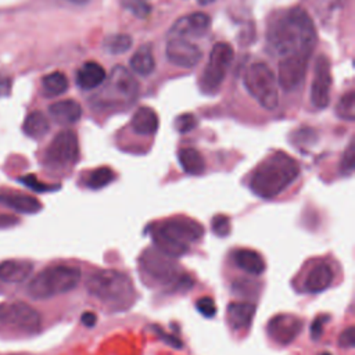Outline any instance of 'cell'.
I'll return each mask as SVG.
<instances>
[{
	"mask_svg": "<svg viewBox=\"0 0 355 355\" xmlns=\"http://www.w3.org/2000/svg\"><path fill=\"white\" fill-rule=\"evenodd\" d=\"M40 323V313L22 301L0 304V324L3 326H11L24 333H36Z\"/></svg>",
	"mask_w": 355,
	"mask_h": 355,
	"instance_id": "10",
	"label": "cell"
},
{
	"mask_svg": "<svg viewBox=\"0 0 355 355\" xmlns=\"http://www.w3.org/2000/svg\"><path fill=\"white\" fill-rule=\"evenodd\" d=\"M112 179H114V172L107 166H100L90 172L86 180V184L93 190H98L110 184Z\"/></svg>",
	"mask_w": 355,
	"mask_h": 355,
	"instance_id": "30",
	"label": "cell"
},
{
	"mask_svg": "<svg viewBox=\"0 0 355 355\" xmlns=\"http://www.w3.org/2000/svg\"><path fill=\"white\" fill-rule=\"evenodd\" d=\"M302 322L293 315H277L268 323V334L277 344L286 345L291 343L301 331Z\"/></svg>",
	"mask_w": 355,
	"mask_h": 355,
	"instance_id": "16",
	"label": "cell"
},
{
	"mask_svg": "<svg viewBox=\"0 0 355 355\" xmlns=\"http://www.w3.org/2000/svg\"><path fill=\"white\" fill-rule=\"evenodd\" d=\"M51 118L60 125H72L82 116V107L75 100H62L49 107Z\"/></svg>",
	"mask_w": 355,
	"mask_h": 355,
	"instance_id": "20",
	"label": "cell"
},
{
	"mask_svg": "<svg viewBox=\"0 0 355 355\" xmlns=\"http://www.w3.org/2000/svg\"><path fill=\"white\" fill-rule=\"evenodd\" d=\"M212 230L219 237H226L230 233V220L226 215H216L212 219Z\"/></svg>",
	"mask_w": 355,
	"mask_h": 355,
	"instance_id": "34",
	"label": "cell"
},
{
	"mask_svg": "<svg viewBox=\"0 0 355 355\" xmlns=\"http://www.w3.org/2000/svg\"><path fill=\"white\" fill-rule=\"evenodd\" d=\"M157 227L161 232H164L165 234H168L169 237H172L180 243L189 244V245H190V243L198 241L204 234V229L200 223H197L196 220H193L190 218H184V216H176V218L166 219Z\"/></svg>",
	"mask_w": 355,
	"mask_h": 355,
	"instance_id": "13",
	"label": "cell"
},
{
	"mask_svg": "<svg viewBox=\"0 0 355 355\" xmlns=\"http://www.w3.org/2000/svg\"><path fill=\"white\" fill-rule=\"evenodd\" d=\"M130 67L132 69L141 75V76H147L150 73H153V71L155 69V61L153 57V51L151 47L148 44L141 46L130 58Z\"/></svg>",
	"mask_w": 355,
	"mask_h": 355,
	"instance_id": "26",
	"label": "cell"
},
{
	"mask_svg": "<svg viewBox=\"0 0 355 355\" xmlns=\"http://www.w3.org/2000/svg\"><path fill=\"white\" fill-rule=\"evenodd\" d=\"M79 157L76 135L72 130H61L54 136L44 153V164L51 169L72 166Z\"/></svg>",
	"mask_w": 355,
	"mask_h": 355,
	"instance_id": "9",
	"label": "cell"
},
{
	"mask_svg": "<svg viewBox=\"0 0 355 355\" xmlns=\"http://www.w3.org/2000/svg\"><path fill=\"white\" fill-rule=\"evenodd\" d=\"M300 175L294 158L277 151L263 159L250 179L251 191L261 198H273L286 190Z\"/></svg>",
	"mask_w": 355,
	"mask_h": 355,
	"instance_id": "2",
	"label": "cell"
},
{
	"mask_svg": "<svg viewBox=\"0 0 355 355\" xmlns=\"http://www.w3.org/2000/svg\"><path fill=\"white\" fill-rule=\"evenodd\" d=\"M215 0H197V3L200 4V6H207V4H211V3H214Z\"/></svg>",
	"mask_w": 355,
	"mask_h": 355,
	"instance_id": "42",
	"label": "cell"
},
{
	"mask_svg": "<svg viewBox=\"0 0 355 355\" xmlns=\"http://www.w3.org/2000/svg\"><path fill=\"white\" fill-rule=\"evenodd\" d=\"M15 223H18V219L15 216L0 214V227H10Z\"/></svg>",
	"mask_w": 355,
	"mask_h": 355,
	"instance_id": "40",
	"label": "cell"
},
{
	"mask_svg": "<svg viewBox=\"0 0 355 355\" xmlns=\"http://www.w3.org/2000/svg\"><path fill=\"white\" fill-rule=\"evenodd\" d=\"M182 169L189 175H201L205 171L204 157L194 148H182L178 154Z\"/></svg>",
	"mask_w": 355,
	"mask_h": 355,
	"instance_id": "25",
	"label": "cell"
},
{
	"mask_svg": "<svg viewBox=\"0 0 355 355\" xmlns=\"http://www.w3.org/2000/svg\"><path fill=\"white\" fill-rule=\"evenodd\" d=\"M49 121L40 111H32L24 121V133L32 139H40L49 132Z\"/></svg>",
	"mask_w": 355,
	"mask_h": 355,
	"instance_id": "27",
	"label": "cell"
},
{
	"mask_svg": "<svg viewBox=\"0 0 355 355\" xmlns=\"http://www.w3.org/2000/svg\"><path fill=\"white\" fill-rule=\"evenodd\" d=\"M33 270V263L26 259H7L0 262V280L6 283H21Z\"/></svg>",
	"mask_w": 355,
	"mask_h": 355,
	"instance_id": "19",
	"label": "cell"
},
{
	"mask_svg": "<svg viewBox=\"0 0 355 355\" xmlns=\"http://www.w3.org/2000/svg\"><path fill=\"white\" fill-rule=\"evenodd\" d=\"M132 129L137 135H154L158 129V115L150 107L139 108L132 118Z\"/></svg>",
	"mask_w": 355,
	"mask_h": 355,
	"instance_id": "23",
	"label": "cell"
},
{
	"mask_svg": "<svg viewBox=\"0 0 355 355\" xmlns=\"http://www.w3.org/2000/svg\"><path fill=\"white\" fill-rule=\"evenodd\" d=\"M97 322V316L96 313L93 312H85L82 313V323L86 326V327H93Z\"/></svg>",
	"mask_w": 355,
	"mask_h": 355,
	"instance_id": "41",
	"label": "cell"
},
{
	"mask_svg": "<svg viewBox=\"0 0 355 355\" xmlns=\"http://www.w3.org/2000/svg\"><path fill=\"white\" fill-rule=\"evenodd\" d=\"M234 263L244 272L251 275H261L265 270V261L259 252L254 250H237L233 255Z\"/></svg>",
	"mask_w": 355,
	"mask_h": 355,
	"instance_id": "24",
	"label": "cell"
},
{
	"mask_svg": "<svg viewBox=\"0 0 355 355\" xmlns=\"http://www.w3.org/2000/svg\"><path fill=\"white\" fill-rule=\"evenodd\" d=\"M90 295L118 309L128 308L135 298V288L128 275L118 270L94 272L86 282Z\"/></svg>",
	"mask_w": 355,
	"mask_h": 355,
	"instance_id": "3",
	"label": "cell"
},
{
	"mask_svg": "<svg viewBox=\"0 0 355 355\" xmlns=\"http://www.w3.org/2000/svg\"><path fill=\"white\" fill-rule=\"evenodd\" d=\"M141 272L148 276L153 282L158 284H175L176 288L179 287H190V279L187 276L179 275V269L171 257L165 255L159 250H146L139 261Z\"/></svg>",
	"mask_w": 355,
	"mask_h": 355,
	"instance_id": "6",
	"label": "cell"
},
{
	"mask_svg": "<svg viewBox=\"0 0 355 355\" xmlns=\"http://www.w3.org/2000/svg\"><path fill=\"white\" fill-rule=\"evenodd\" d=\"M309 55H287L279 62L277 83L287 92L297 89L304 78L308 68Z\"/></svg>",
	"mask_w": 355,
	"mask_h": 355,
	"instance_id": "12",
	"label": "cell"
},
{
	"mask_svg": "<svg viewBox=\"0 0 355 355\" xmlns=\"http://www.w3.org/2000/svg\"><path fill=\"white\" fill-rule=\"evenodd\" d=\"M196 126H197V119L193 114H189V112L179 115L175 121V128L179 133H187L193 130Z\"/></svg>",
	"mask_w": 355,
	"mask_h": 355,
	"instance_id": "33",
	"label": "cell"
},
{
	"mask_svg": "<svg viewBox=\"0 0 355 355\" xmlns=\"http://www.w3.org/2000/svg\"><path fill=\"white\" fill-rule=\"evenodd\" d=\"M71 3H75V4H85V3H87V1H90V0H69Z\"/></svg>",
	"mask_w": 355,
	"mask_h": 355,
	"instance_id": "43",
	"label": "cell"
},
{
	"mask_svg": "<svg viewBox=\"0 0 355 355\" xmlns=\"http://www.w3.org/2000/svg\"><path fill=\"white\" fill-rule=\"evenodd\" d=\"M233 61V49L227 43H216L201 76V89L205 93H214L225 80V76Z\"/></svg>",
	"mask_w": 355,
	"mask_h": 355,
	"instance_id": "8",
	"label": "cell"
},
{
	"mask_svg": "<svg viewBox=\"0 0 355 355\" xmlns=\"http://www.w3.org/2000/svg\"><path fill=\"white\" fill-rule=\"evenodd\" d=\"M19 180L29 189H32L33 191H46V190H54L55 187L53 186H47L42 182H39L33 175H28V176H24V178H19Z\"/></svg>",
	"mask_w": 355,
	"mask_h": 355,
	"instance_id": "37",
	"label": "cell"
},
{
	"mask_svg": "<svg viewBox=\"0 0 355 355\" xmlns=\"http://www.w3.org/2000/svg\"><path fill=\"white\" fill-rule=\"evenodd\" d=\"M337 115L347 121L355 119V96L354 92L343 96L337 104Z\"/></svg>",
	"mask_w": 355,
	"mask_h": 355,
	"instance_id": "31",
	"label": "cell"
},
{
	"mask_svg": "<svg viewBox=\"0 0 355 355\" xmlns=\"http://www.w3.org/2000/svg\"><path fill=\"white\" fill-rule=\"evenodd\" d=\"M197 311L205 318H214L216 313V305L211 297H201L196 302Z\"/></svg>",
	"mask_w": 355,
	"mask_h": 355,
	"instance_id": "35",
	"label": "cell"
},
{
	"mask_svg": "<svg viewBox=\"0 0 355 355\" xmlns=\"http://www.w3.org/2000/svg\"><path fill=\"white\" fill-rule=\"evenodd\" d=\"M0 204L19 214H36L42 209L40 201L33 196L17 193L11 190H6L0 193Z\"/></svg>",
	"mask_w": 355,
	"mask_h": 355,
	"instance_id": "17",
	"label": "cell"
},
{
	"mask_svg": "<svg viewBox=\"0 0 355 355\" xmlns=\"http://www.w3.org/2000/svg\"><path fill=\"white\" fill-rule=\"evenodd\" d=\"M121 4L140 19L147 18L151 12V4L148 0H121Z\"/></svg>",
	"mask_w": 355,
	"mask_h": 355,
	"instance_id": "32",
	"label": "cell"
},
{
	"mask_svg": "<svg viewBox=\"0 0 355 355\" xmlns=\"http://www.w3.org/2000/svg\"><path fill=\"white\" fill-rule=\"evenodd\" d=\"M42 87L46 96L55 97L62 94L68 89V79L62 72L55 71L43 78Z\"/></svg>",
	"mask_w": 355,
	"mask_h": 355,
	"instance_id": "28",
	"label": "cell"
},
{
	"mask_svg": "<svg viewBox=\"0 0 355 355\" xmlns=\"http://www.w3.org/2000/svg\"><path fill=\"white\" fill-rule=\"evenodd\" d=\"M255 313V305L251 302H232L227 306V319L234 330L250 327Z\"/></svg>",
	"mask_w": 355,
	"mask_h": 355,
	"instance_id": "22",
	"label": "cell"
},
{
	"mask_svg": "<svg viewBox=\"0 0 355 355\" xmlns=\"http://www.w3.org/2000/svg\"><path fill=\"white\" fill-rule=\"evenodd\" d=\"M354 161H355V157H354V144L351 143L348 146V148L344 151V155L341 158V162H340V172L341 173H345V175H349L352 171H354Z\"/></svg>",
	"mask_w": 355,
	"mask_h": 355,
	"instance_id": "36",
	"label": "cell"
},
{
	"mask_svg": "<svg viewBox=\"0 0 355 355\" xmlns=\"http://www.w3.org/2000/svg\"><path fill=\"white\" fill-rule=\"evenodd\" d=\"M105 79L104 68L96 61L85 62L76 72V85L83 90H92L103 85Z\"/></svg>",
	"mask_w": 355,
	"mask_h": 355,
	"instance_id": "21",
	"label": "cell"
},
{
	"mask_svg": "<svg viewBox=\"0 0 355 355\" xmlns=\"http://www.w3.org/2000/svg\"><path fill=\"white\" fill-rule=\"evenodd\" d=\"M326 320H329L327 316H319L313 320V323L311 326V334H312L313 340H318L320 337V334L323 333V324Z\"/></svg>",
	"mask_w": 355,
	"mask_h": 355,
	"instance_id": "39",
	"label": "cell"
},
{
	"mask_svg": "<svg viewBox=\"0 0 355 355\" xmlns=\"http://www.w3.org/2000/svg\"><path fill=\"white\" fill-rule=\"evenodd\" d=\"M201 50L189 39L169 37L165 46L168 61L180 68H193L201 60Z\"/></svg>",
	"mask_w": 355,
	"mask_h": 355,
	"instance_id": "11",
	"label": "cell"
},
{
	"mask_svg": "<svg viewBox=\"0 0 355 355\" xmlns=\"http://www.w3.org/2000/svg\"><path fill=\"white\" fill-rule=\"evenodd\" d=\"M244 85L263 108L275 110L279 105L277 78L265 62H255L247 69Z\"/></svg>",
	"mask_w": 355,
	"mask_h": 355,
	"instance_id": "7",
	"label": "cell"
},
{
	"mask_svg": "<svg viewBox=\"0 0 355 355\" xmlns=\"http://www.w3.org/2000/svg\"><path fill=\"white\" fill-rule=\"evenodd\" d=\"M211 19L204 12H193L179 18L168 32V37H201L209 29Z\"/></svg>",
	"mask_w": 355,
	"mask_h": 355,
	"instance_id": "15",
	"label": "cell"
},
{
	"mask_svg": "<svg viewBox=\"0 0 355 355\" xmlns=\"http://www.w3.org/2000/svg\"><path fill=\"white\" fill-rule=\"evenodd\" d=\"M338 344H340V347H343V348H352V347H354V344H355V336H354V327H352V326H349L348 329H345V330L341 333V336H340V338H338Z\"/></svg>",
	"mask_w": 355,
	"mask_h": 355,
	"instance_id": "38",
	"label": "cell"
},
{
	"mask_svg": "<svg viewBox=\"0 0 355 355\" xmlns=\"http://www.w3.org/2000/svg\"><path fill=\"white\" fill-rule=\"evenodd\" d=\"M330 86H331L330 61L324 55H320L315 64L313 82L311 87V101L316 108H326L329 105Z\"/></svg>",
	"mask_w": 355,
	"mask_h": 355,
	"instance_id": "14",
	"label": "cell"
},
{
	"mask_svg": "<svg viewBox=\"0 0 355 355\" xmlns=\"http://www.w3.org/2000/svg\"><path fill=\"white\" fill-rule=\"evenodd\" d=\"M132 47V37L125 33L111 35L104 40V49L110 54H122Z\"/></svg>",
	"mask_w": 355,
	"mask_h": 355,
	"instance_id": "29",
	"label": "cell"
},
{
	"mask_svg": "<svg viewBox=\"0 0 355 355\" xmlns=\"http://www.w3.org/2000/svg\"><path fill=\"white\" fill-rule=\"evenodd\" d=\"M103 83L104 86L92 97L93 104L100 108L126 107L135 101L139 92L137 80L122 65H116Z\"/></svg>",
	"mask_w": 355,
	"mask_h": 355,
	"instance_id": "5",
	"label": "cell"
},
{
	"mask_svg": "<svg viewBox=\"0 0 355 355\" xmlns=\"http://www.w3.org/2000/svg\"><path fill=\"white\" fill-rule=\"evenodd\" d=\"M316 31L311 17L302 8H293L279 15L266 32L269 50L279 55H311Z\"/></svg>",
	"mask_w": 355,
	"mask_h": 355,
	"instance_id": "1",
	"label": "cell"
},
{
	"mask_svg": "<svg viewBox=\"0 0 355 355\" xmlns=\"http://www.w3.org/2000/svg\"><path fill=\"white\" fill-rule=\"evenodd\" d=\"M333 282V269L327 262L316 263L306 275L304 282V288L308 293L324 291Z\"/></svg>",
	"mask_w": 355,
	"mask_h": 355,
	"instance_id": "18",
	"label": "cell"
},
{
	"mask_svg": "<svg viewBox=\"0 0 355 355\" xmlns=\"http://www.w3.org/2000/svg\"><path fill=\"white\" fill-rule=\"evenodd\" d=\"M80 280V270L72 265H51L39 272L28 284V294L35 300H46L73 290Z\"/></svg>",
	"mask_w": 355,
	"mask_h": 355,
	"instance_id": "4",
	"label": "cell"
}]
</instances>
